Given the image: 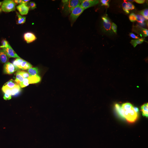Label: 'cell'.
I'll return each mask as SVG.
<instances>
[{
    "label": "cell",
    "mask_w": 148,
    "mask_h": 148,
    "mask_svg": "<svg viewBox=\"0 0 148 148\" xmlns=\"http://www.w3.org/2000/svg\"><path fill=\"white\" fill-rule=\"evenodd\" d=\"M2 2H0V6H1V5L2 3Z\"/></svg>",
    "instance_id": "41"
},
{
    "label": "cell",
    "mask_w": 148,
    "mask_h": 148,
    "mask_svg": "<svg viewBox=\"0 0 148 148\" xmlns=\"http://www.w3.org/2000/svg\"><path fill=\"white\" fill-rule=\"evenodd\" d=\"M9 57L4 51H0V61L2 63H6L9 60Z\"/></svg>",
    "instance_id": "12"
},
{
    "label": "cell",
    "mask_w": 148,
    "mask_h": 148,
    "mask_svg": "<svg viewBox=\"0 0 148 148\" xmlns=\"http://www.w3.org/2000/svg\"><path fill=\"white\" fill-rule=\"evenodd\" d=\"M3 50L6 53L9 58H20L15 52L13 49L9 44L7 47L3 48Z\"/></svg>",
    "instance_id": "8"
},
{
    "label": "cell",
    "mask_w": 148,
    "mask_h": 148,
    "mask_svg": "<svg viewBox=\"0 0 148 148\" xmlns=\"http://www.w3.org/2000/svg\"><path fill=\"white\" fill-rule=\"evenodd\" d=\"M41 78L39 75L31 76L28 78H24L23 82L20 83L19 85L21 88L26 87L29 84L37 83L40 81Z\"/></svg>",
    "instance_id": "3"
},
{
    "label": "cell",
    "mask_w": 148,
    "mask_h": 148,
    "mask_svg": "<svg viewBox=\"0 0 148 148\" xmlns=\"http://www.w3.org/2000/svg\"><path fill=\"white\" fill-rule=\"evenodd\" d=\"M116 109V110L117 112L121 117H123L122 113L121 107L118 104H116L115 105Z\"/></svg>",
    "instance_id": "24"
},
{
    "label": "cell",
    "mask_w": 148,
    "mask_h": 148,
    "mask_svg": "<svg viewBox=\"0 0 148 148\" xmlns=\"http://www.w3.org/2000/svg\"><path fill=\"white\" fill-rule=\"evenodd\" d=\"M122 113L123 118H125L128 122L134 123L137 119L138 113L135 111L134 107L130 103H126L121 107Z\"/></svg>",
    "instance_id": "1"
},
{
    "label": "cell",
    "mask_w": 148,
    "mask_h": 148,
    "mask_svg": "<svg viewBox=\"0 0 148 148\" xmlns=\"http://www.w3.org/2000/svg\"><path fill=\"white\" fill-rule=\"evenodd\" d=\"M2 11V10L1 8H0V13Z\"/></svg>",
    "instance_id": "42"
},
{
    "label": "cell",
    "mask_w": 148,
    "mask_h": 148,
    "mask_svg": "<svg viewBox=\"0 0 148 148\" xmlns=\"http://www.w3.org/2000/svg\"><path fill=\"white\" fill-rule=\"evenodd\" d=\"M2 90L4 93L12 95L11 89L7 87V86L4 85L2 88Z\"/></svg>",
    "instance_id": "21"
},
{
    "label": "cell",
    "mask_w": 148,
    "mask_h": 148,
    "mask_svg": "<svg viewBox=\"0 0 148 148\" xmlns=\"http://www.w3.org/2000/svg\"><path fill=\"white\" fill-rule=\"evenodd\" d=\"M3 98L5 100H9L11 99V96L10 95L5 93L4 96Z\"/></svg>",
    "instance_id": "33"
},
{
    "label": "cell",
    "mask_w": 148,
    "mask_h": 148,
    "mask_svg": "<svg viewBox=\"0 0 148 148\" xmlns=\"http://www.w3.org/2000/svg\"><path fill=\"white\" fill-rule=\"evenodd\" d=\"M82 0H62V9L64 13L69 14L71 13L76 7L81 5Z\"/></svg>",
    "instance_id": "2"
},
{
    "label": "cell",
    "mask_w": 148,
    "mask_h": 148,
    "mask_svg": "<svg viewBox=\"0 0 148 148\" xmlns=\"http://www.w3.org/2000/svg\"><path fill=\"white\" fill-rule=\"evenodd\" d=\"M129 18L130 21L132 22H134L137 21L136 15L133 13H132L130 15Z\"/></svg>",
    "instance_id": "25"
},
{
    "label": "cell",
    "mask_w": 148,
    "mask_h": 148,
    "mask_svg": "<svg viewBox=\"0 0 148 148\" xmlns=\"http://www.w3.org/2000/svg\"><path fill=\"white\" fill-rule=\"evenodd\" d=\"M144 39L145 38H141L132 40L131 41L130 43L135 48L138 44H140L143 43L145 41Z\"/></svg>",
    "instance_id": "17"
},
{
    "label": "cell",
    "mask_w": 148,
    "mask_h": 148,
    "mask_svg": "<svg viewBox=\"0 0 148 148\" xmlns=\"http://www.w3.org/2000/svg\"><path fill=\"white\" fill-rule=\"evenodd\" d=\"M24 79L23 76L20 72V71L17 72L16 74V78L15 81L19 85L20 83L23 82Z\"/></svg>",
    "instance_id": "16"
},
{
    "label": "cell",
    "mask_w": 148,
    "mask_h": 148,
    "mask_svg": "<svg viewBox=\"0 0 148 148\" xmlns=\"http://www.w3.org/2000/svg\"><path fill=\"white\" fill-rule=\"evenodd\" d=\"M17 15L18 17V20L17 21V24H21L25 23L26 20L25 17H22L18 12H16Z\"/></svg>",
    "instance_id": "19"
},
{
    "label": "cell",
    "mask_w": 148,
    "mask_h": 148,
    "mask_svg": "<svg viewBox=\"0 0 148 148\" xmlns=\"http://www.w3.org/2000/svg\"><path fill=\"white\" fill-rule=\"evenodd\" d=\"M140 13L143 16L145 19L148 20V9H145L141 11Z\"/></svg>",
    "instance_id": "23"
},
{
    "label": "cell",
    "mask_w": 148,
    "mask_h": 148,
    "mask_svg": "<svg viewBox=\"0 0 148 148\" xmlns=\"http://www.w3.org/2000/svg\"><path fill=\"white\" fill-rule=\"evenodd\" d=\"M134 1L137 3L140 4L144 3L145 2V0H135Z\"/></svg>",
    "instance_id": "38"
},
{
    "label": "cell",
    "mask_w": 148,
    "mask_h": 148,
    "mask_svg": "<svg viewBox=\"0 0 148 148\" xmlns=\"http://www.w3.org/2000/svg\"><path fill=\"white\" fill-rule=\"evenodd\" d=\"M129 35L130 37H131V38H133L138 39H139L140 38H139V37L136 36L135 34L132 33H130Z\"/></svg>",
    "instance_id": "36"
},
{
    "label": "cell",
    "mask_w": 148,
    "mask_h": 148,
    "mask_svg": "<svg viewBox=\"0 0 148 148\" xmlns=\"http://www.w3.org/2000/svg\"><path fill=\"white\" fill-rule=\"evenodd\" d=\"M18 85H19L18 84L15 80L12 79L5 84L4 86H6L10 89H12Z\"/></svg>",
    "instance_id": "15"
},
{
    "label": "cell",
    "mask_w": 148,
    "mask_h": 148,
    "mask_svg": "<svg viewBox=\"0 0 148 148\" xmlns=\"http://www.w3.org/2000/svg\"><path fill=\"white\" fill-rule=\"evenodd\" d=\"M102 18L103 21L104 28L106 31L110 32V31H111V24L110 19L106 15L103 16Z\"/></svg>",
    "instance_id": "9"
},
{
    "label": "cell",
    "mask_w": 148,
    "mask_h": 148,
    "mask_svg": "<svg viewBox=\"0 0 148 148\" xmlns=\"http://www.w3.org/2000/svg\"><path fill=\"white\" fill-rule=\"evenodd\" d=\"M24 60L21 58H17L13 62V65L18 69V70H20L21 64Z\"/></svg>",
    "instance_id": "13"
},
{
    "label": "cell",
    "mask_w": 148,
    "mask_h": 148,
    "mask_svg": "<svg viewBox=\"0 0 148 148\" xmlns=\"http://www.w3.org/2000/svg\"><path fill=\"white\" fill-rule=\"evenodd\" d=\"M99 2V1L97 0H82L80 5L85 9L95 5Z\"/></svg>",
    "instance_id": "7"
},
{
    "label": "cell",
    "mask_w": 148,
    "mask_h": 148,
    "mask_svg": "<svg viewBox=\"0 0 148 148\" xmlns=\"http://www.w3.org/2000/svg\"><path fill=\"white\" fill-rule=\"evenodd\" d=\"M111 28L113 31L115 33H117V26L114 23H112V24Z\"/></svg>",
    "instance_id": "31"
},
{
    "label": "cell",
    "mask_w": 148,
    "mask_h": 148,
    "mask_svg": "<svg viewBox=\"0 0 148 148\" xmlns=\"http://www.w3.org/2000/svg\"><path fill=\"white\" fill-rule=\"evenodd\" d=\"M137 21L139 23L143 24L145 20V19L144 17L139 15H137L136 16Z\"/></svg>",
    "instance_id": "22"
},
{
    "label": "cell",
    "mask_w": 148,
    "mask_h": 148,
    "mask_svg": "<svg viewBox=\"0 0 148 148\" xmlns=\"http://www.w3.org/2000/svg\"><path fill=\"white\" fill-rule=\"evenodd\" d=\"M134 109L135 111L138 113L139 112V109L137 107H134Z\"/></svg>",
    "instance_id": "40"
},
{
    "label": "cell",
    "mask_w": 148,
    "mask_h": 148,
    "mask_svg": "<svg viewBox=\"0 0 148 148\" xmlns=\"http://www.w3.org/2000/svg\"><path fill=\"white\" fill-rule=\"evenodd\" d=\"M85 9L80 5L76 7L71 12L70 16V19L72 21H75L83 13Z\"/></svg>",
    "instance_id": "5"
},
{
    "label": "cell",
    "mask_w": 148,
    "mask_h": 148,
    "mask_svg": "<svg viewBox=\"0 0 148 148\" xmlns=\"http://www.w3.org/2000/svg\"><path fill=\"white\" fill-rule=\"evenodd\" d=\"M148 103L145 104L143 105L141 107V110L143 115L147 118L148 116Z\"/></svg>",
    "instance_id": "18"
},
{
    "label": "cell",
    "mask_w": 148,
    "mask_h": 148,
    "mask_svg": "<svg viewBox=\"0 0 148 148\" xmlns=\"http://www.w3.org/2000/svg\"><path fill=\"white\" fill-rule=\"evenodd\" d=\"M28 62L25 60H24L21 64L20 66V69L24 70V68L25 67L26 64Z\"/></svg>",
    "instance_id": "35"
},
{
    "label": "cell",
    "mask_w": 148,
    "mask_h": 148,
    "mask_svg": "<svg viewBox=\"0 0 148 148\" xmlns=\"http://www.w3.org/2000/svg\"><path fill=\"white\" fill-rule=\"evenodd\" d=\"M29 1V0H22L20 4H23L26 6L27 5H28V2Z\"/></svg>",
    "instance_id": "37"
},
{
    "label": "cell",
    "mask_w": 148,
    "mask_h": 148,
    "mask_svg": "<svg viewBox=\"0 0 148 148\" xmlns=\"http://www.w3.org/2000/svg\"><path fill=\"white\" fill-rule=\"evenodd\" d=\"M21 91V88L19 85L16 86L11 89L12 95H15Z\"/></svg>",
    "instance_id": "20"
},
{
    "label": "cell",
    "mask_w": 148,
    "mask_h": 148,
    "mask_svg": "<svg viewBox=\"0 0 148 148\" xmlns=\"http://www.w3.org/2000/svg\"><path fill=\"white\" fill-rule=\"evenodd\" d=\"M122 7L123 10H124L126 13L129 14L130 13L127 7V2L125 1L122 4Z\"/></svg>",
    "instance_id": "28"
},
{
    "label": "cell",
    "mask_w": 148,
    "mask_h": 148,
    "mask_svg": "<svg viewBox=\"0 0 148 148\" xmlns=\"http://www.w3.org/2000/svg\"><path fill=\"white\" fill-rule=\"evenodd\" d=\"M2 46H0V48H4L7 47L9 45L8 42L5 40H3L2 42Z\"/></svg>",
    "instance_id": "30"
},
{
    "label": "cell",
    "mask_w": 148,
    "mask_h": 148,
    "mask_svg": "<svg viewBox=\"0 0 148 148\" xmlns=\"http://www.w3.org/2000/svg\"><path fill=\"white\" fill-rule=\"evenodd\" d=\"M29 8H31L32 9H34L36 8V4L34 2H30L29 3Z\"/></svg>",
    "instance_id": "29"
},
{
    "label": "cell",
    "mask_w": 148,
    "mask_h": 148,
    "mask_svg": "<svg viewBox=\"0 0 148 148\" xmlns=\"http://www.w3.org/2000/svg\"><path fill=\"white\" fill-rule=\"evenodd\" d=\"M32 67V66L31 64L28 62L26 64L25 67L24 68V70H29Z\"/></svg>",
    "instance_id": "34"
},
{
    "label": "cell",
    "mask_w": 148,
    "mask_h": 148,
    "mask_svg": "<svg viewBox=\"0 0 148 148\" xmlns=\"http://www.w3.org/2000/svg\"><path fill=\"white\" fill-rule=\"evenodd\" d=\"M108 1L107 0H101V1L102 3V6H106L108 7H109V4L108 2Z\"/></svg>",
    "instance_id": "32"
},
{
    "label": "cell",
    "mask_w": 148,
    "mask_h": 148,
    "mask_svg": "<svg viewBox=\"0 0 148 148\" xmlns=\"http://www.w3.org/2000/svg\"><path fill=\"white\" fill-rule=\"evenodd\" d=\"M24 38L27 43H30L35 41L37 39L35 35L30 32H28L24 34Z\"/></svg>",
    "instance_id": "10"
},
{
    "label": "cell",
    "mask_w": 148,
    "mask_h": 148,
    "mask_svg": "<svg viewBox=\"0 0 148 148\" xmlns=\"http://www.w3.org/2000/svg\"><path fill=\"white\" fill-rule=\"evenodd\" d=\"M16 3L12 0H6L2 2L1 9L4 12H10L16 11Z\"/></svg>",
    "instance_id": "4"
},
{
    "label": "cell",
    "mask_w": 148,
    "mask_h": 148,
    "mask_svg": "<svg viewBox=\"0 0 148 148\" xmlns=\"http://www.w3.org/2000/svg\"><path fill=\"white\" fill-rule=\"evenodd\" d=\"M28 73L30 75L32 76L38 75L39 70L37 68H31L29 69Z\"/></svg>",
    "instance_id": "14"
},
{
    "label": "cell",
    "mask_w": 148,
    "mask_h": 148,
    "mask_svg": "<svg viewBox=\"0 0 148 148\" xmlns=\"http://www.w3.org/2000/svg\"><path fill=\"white\" fill-rule=\"evenodd\" d=\"M127 7L129 11L134 9L135 8L134 5L130 2H127Z\"/></svg>",
    "instance_id": "27"
},
{
    "label": "cell",
    "mask_w": 148,
    "mask_h": 148,
    "mask_svg": "<svg viewBox=\"0 0 148 148\" xmlns=\"http://www.w3.org/2000/svg\"><path fill=\"white\" fill-rule=\"evenodd\" d=\"M22 1L21 0H15L14 2L16 3H21Z\"/></svg>",
    "instance_id": "39"
},
{
    "label": "cell",
    "mask_w": 148,
    "mask_h": 148,
    "mask_svg": "<svg viewBox=\"0 0 148 148\" xmlns=\"http://www.w3.org/2000/svg\"><path fill=\"white\" fill-rule=\"evenodd\" d=\"M18 70L15 66L10 62H7L5 64L4 66V71L5 74H11L15 72Z\"/></svg>",
    "instance_id": "6"
},
{
    "label": "cell",
    "mask_w": 148,
    "mask_h": 148,
    "mask_svg": "<svg viewBox=\"0 0 148 148\" xmlns=\"http://www.w3.org/2000/svg\"><path fill=\"white\" fill-rule=\"evenodd\" d=\"M21 74L23 76L24 78H28L31 75L28 73L26 71H19Z\"/></svg>",
    "instance_id": "26"
},
{
    "label": "cell",
    "mask_w": 148,
    "mask_h": 148,
    "mask_svg": "<svg viewBox=\"0 0 148 148\" xmlns=\"http://www.w3.org/2000/svg\"><path fill=\"white\" fill-rule=\"evenodd\" d=\"M17 9L20 14L23 16L28 14L29 7L24 4H21L17 6Z\"/></svg>",
    "instance_id": "11"
}]
</instances>
